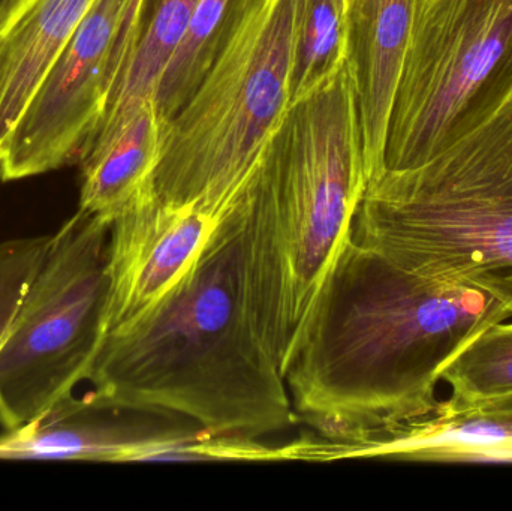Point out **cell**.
<instances>
[{
	"label": "cell",
	"instance_id": "1",
	"mask_svg": "<svg viewBox=\"0 0 512 511\" xmlns=\"http://www.w3.org/2000/svg\"><path fill=\"white\" fill-rule=\"evenodd\" d=\"M512 296L411 272L349 239L285 374L298 423L354 441L429 416L439 375Z\"/></svg>",
	"mask_w": 512,
	"mask_h": 511
},
{
	"label": "cell",
	"instance_id": "2",
	"mask_svg": "<svg viewBox=\"0 0 512 511\" xmlns=\"http://www.w3.org/2000/svg\"><path fill=\"white\" fill-rule=\"evenodd\" d=\"M245 224L216 240L155 308L102 338L84 378L90 390L78 396L84 407L179 417L245 440L298 425L252 317Z\"/></svg>",
	"mask_w": 512,
	"mask_h": 511
},
{
	"label": "cell",
	"instance_id": "3",
	"mask_svg": "<svg viewBox=\"0 0 512 511\" xmlns=\"http://www.w3.org/2000/svg\"><path fill=\"white\" fill-rule=\"evenodd\" d=\"M369 186L348 65L291 105L256 176L245 224L256 332L285 377Z\"/></svg>",
	"mask_w": 512,
	"mask_h": 511
},
{
	"label": "cell",
	"instance_id": "4",
	"mask_svg": "<svg viewBox=\"0 0 512 511\" xmlns=\"http://www.w3.org/2000/svg\"><path fill=\"white\" fill-rule=\"evenodd\" d=\"M304 0H234L221 47L168 120L150 198L219 227L248 213L265 150L292 105Z\"/></svg>",
	"mask_w": 512,
	"mask_h": 511
},
{
	"label": "cell",
	"instance_id": "5",
	"mask_svg": "<svg viewBox=\"0 0 512 511\" xmlns=\"http://www.w3.org/2000/svg\"><path fill=\"white\" fill-rule=\"evenodd\" d=\"M351 239L426 278L512 296V98L433 158L370 182Z\"/></svg>",
	"mask_w": 512,
	"mask_h": 511
},
{
	"label": "cell",
	"instance_id": "6",
	"mask_svg": "<svg viewBox=\"0 0 512 511\" xmlns=\"http://www.w3.org/2000/svg\"><path fill=\"white\" fill-rule=\"evenodd\" d=\"M511 98L512 0H417L388 120L385 170L433 158Z\"/></svg>",
	"mask_w": 512,
	"mask_h": 511
},
{
	"label": "cell",
	"instance_id": "7",
	"mask_svg": "<svg viewBox=\"0 0 512 511\" xmlns=\"http://www.w3.org/2000/svg\"><path fill=\"white\" fill-rule=\"evenodd\" d=\"M107 222L78 212L50 249L0 345V426L47 416L84 383L104 338Z\"/></svg>",
	"mask_w": 512,
	"mask_h": 511
},
{
	"label": "cell",
	"instance_id": "8",
	"mask_svg": "<svg viewBox=\"0 0 512 511\" xmlns=\"http://www.w3.org/2000/svg\"><path fill=\"white\" fill-rule=\"evenodd\" d=\"M150 0H96L0 149V180L81 164L134 56Z\"/></svg>",
	"mask_w": 512,
	"mask_h": 511
},
{
	"label": "cell",
	"instance_id": "9",
	"mask_svg": "<svg viewBox=\"0 0 512 511\" xmlns=\"http://www.w3.org/2000/svg\"><path fill=\"white\" fill-rule=\"evenodd\" d=\"M417 0H345L348 65L357 93L369 183L385 170L388 120Z\"/></svg>",
	"mask_w": 512,
	"mask_h": 511
},
{
	"label": "cell",
	"instance_id": "10",
	"mask_svg": "<svg viewBox=\"0 0 512 511\" xmlns=\"http://www.w3.org/2000/svg\"><path fill=\"white\" fill-rule=\"evenodd\" d=\"M512 461V393L468 407L439 401L429 416L354 441H333L330 459Z\"/></svg>",
	"mask_w": 512,
	"mask_h": 511
},
{
	"label": "cell",
	"instance_id": "11",
	"mask_svg": "<svg viewBox=\"0 0 512 511\" xmlns=\"http://www.w3.org/2000/svg\"><path fill=\"white\" fill-rule=\"evenodd\" d=\"M99 410L60 404L47 416L5 429L0 461L149 462L183 426L96 416Z\"/></svg>",
	"mask_w": 512,
	"mask_h": 511
},
{
	"label": "cell",
	"instance_id": "12",
	"mask_svg": "<svg viewBox=\"0 0 512 511\" xmlns=\"http://www.w3.org/2000/svg\"><path fill=\"white\" fill-rule=\"evenodd\" d=\"M96 0H3L8 36L0 89V149L44 75Z\"/></svg>",
	"mask_w": 512,
	"mask_h": 511
},
{
	"label": "cell",
	"instance_id": "13",
	"mask_svg": "<svg viewBox=\"0 0 512 511\" xmlns=\"http://www.w3.org/2000/svg\"><path fill=\"white\" fill-rule=\"evenodd\" d=\"M167 123L155 99L144 102L107 144L90 152L81 162L78 209L111 225L141 203L152 191Z\"/></svg>",
	"mask_w": 512,
	"mask_h": 511
},
{
	"label": "cell",
	"instance_id": "14",
	"mask_svg": "<svg viewBox=\"0 0 512 511\" xmlns=\"http://www.w3.org/2000/svg\"><path fill=\"white\" fill-rule=\"evenodd\" d=\"M197 3L198 0H150L146 24L134 56L87 155L107 144L144 102L155 99L159 83L185 36Z\"/></svg>",
	"mask_w": 512,
	"mask_h": 511
},
{
	"label": "cell",
	"instance_id": "15",
	"mask_svg": "<svg viewBox=\"0 0 512 511\" xmlns=\"http://www.w3.org/2000/svg\"><path fill=\"white\" fill-rule=\"evenodd\" d=\"M348 60L345 0H304L292 65V104L333 80Z\"/></svg>",
	"mask_w": 512,
	"mask_h": 511
},
{
	"label": "cell",
	"instance_id": "16",
	"mask_svg": "<svg viewBox=\"0 0 512 511\" xmlns=\"http://www.w3.org/2000/svg\"><path fill=\"white\" fill-rule=\"evenodd\" d=\"M233 5L234 0H198L185 36L156 90V107L167 122L191 98L209 71Z\"/></svg>",
	"mask_w": 512,
	"mask_h": 511
},
{
	"label": "cell",
	"instance_id": "17",
	"mask_svg": "<svg viewBox=\"0 0 512 511\" xmlns=\"http://www.w3.org/2000/svg\"><path fill=\"white\" fill-rule=\"evenodd\" d=\"M447 404L468 407L512 393V318L498 321L472 338L442 368Z\"/></svg>",
	"mask_w": 512,
	"mask_h": 511
},
{
	"label": "cell",
	"instance_id": "18",
	"mask_svg": "<svg viewBox=\"0 0 512 511\" xmlns=\"http://www.w3.org/2000/svg\"><path fill=\"white\" fill-rule=\"evenodd\" d=\"M51 240L53 236L0 240V345L44 263Z\"/></svg>",
	"mask_w": 512,
	"mask_h": 511
},
{
	"label": "cell",
	"instance_id": "19",
	"mask_svg": "<svg viewBox=\"0 0 512 511\" xmlns=\"http://www.w3.org/2000/svg\"><path fill=\"white\" fill-rule=\"evenodd\" d=\"M8 36V23H6L5 8L0 0V89H2L3 72H5V45Z\"/></svg>",
	"mask_w": 512,
	"mask_h": 511
}]
</instances>
